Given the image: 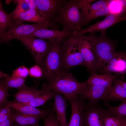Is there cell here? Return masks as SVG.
I'll return each mask as SVG.
<instances>
[{"label":"cell","mask_w":126,"mask_h":126,"mask_svg":"<svg viewBox=\"0 0 126 126\" xmlns=\"http://www.w3.org/2000/svg\"><path fill=\"white\" fill-rule=\"evenodd\" d=\"M6 105L15 110L18 112L26 114L38 115L43 119L51 112L48 110H41L31 105H26L14 101H7Z\"/></svg>","instance_id":"obj_16"},{"label":"cell","mask_w":126,"mask_h":126,"mask_svg":"<svg viewBox=\"0 0 126 126\" xmlns=\"http://www.w3.org/2000/svg\"><path fill=\"white\" fill-rule=\"evenodd\" d=\"M46 91L43 89L39 90L36 88L28 87L25 85L19 89L13 96L15 98V101L21 103H26Z\"/></svg>","instance_id":"obj_17"},{"label":"cell","mask_w":126,"mask_h":126,"mask_svg":"<svg viewBox=\"0 0 126 126\" xmlns=\"http://www.w3.org/2000/svg\"><path fill=\"white\" fill-rule=\"evenodd\" d=\"M24 21L34 22L36 23H41L48 21L45 20L38 11L29 9L21 13L12 24H18L23 23Z\"/></svg>","instance_id":"obj_21"},{"label":"cell","mask_w":126,"mask_h":126,"mask_svg":"<svg viewBox=\"0 0 126 126\" xmlns=\"http://www.w3.org/2000/svg\"><path fill=\"white\" fill-rule=\"evenodd\" d=\"M71 115L66 126H84V112L86 105L85 99L80 95L70 100Z\"/></svg>","instance_id":"obj_12"},{"label":"cell","mask_w":126,"mask_h":126,"mask_svg":"<svg viewBox=\"0 0 126 126\" xmlns=\"http://www.w3.org/2000/svg\"><path fill=\"white\" fill-rule=\"evenodd\" d=\"M1 0L0 1V35L4 33L11 25L13 21L9 14L3 8Z\"/></svg>","instance_id":"obj_26"},{"label":"cell","mask_w":126,"mask_h":126,"mask_svg":"<svg viewBox=\"0 0 126 126\" xmlns=\"http://www.w3.org/2000/svg\"><path fill=\"white\" fill-rule=\"evenodd\" d=\"M86 88L80 95L90 104H96L100 99L106 101L108 95L109 88L87 83Z\"/></svg>","instance_id":"obj_14"},{"label":"cell","mask_w":126,"mask_h":126,"mask_svg":"<svg viewBox=\"0 0 126 126\" xmlns=\"http://www.w3.org/2000/svg\"><path fill=\"white\" fill-rule=\"evenodd\" d=\"M108 7H104L99 10L92 12L83 17V25L87 24L98 17L108 16L109 15Z\"/></svg>","instance_id":"obj_28"},{"label":"cell","mask_w":126,"mask_h":126,"mask_svg":"<svg viewBox=\"0 0 126 126\" xmlns=\"http://www.w3.org/2000/svg\"><path fill=\"white\" fill-rule=\"evenodd\" d=\"M108 115V109L103 108L98 103H88L84 109V126H103L104 118Z\"/></svg>","instance_id":"obj_9"},{"label":"cell","mask_w":126,"mask_h":126,"mask_svg":"<svg viewBox=\"0 0 126 126\" xmlns=\"http://www.w3.org/2000/svg\"><path fill=\"white\" fill-rule=\"evenodd\" d=\"M29 75L30 77L39 78L41 77L43 74L41 67L35 65L29 69Z\"/></svg>","instance_id":"obj_35"},{"label":"cell","mask_w":126,"mask_h":126,"mask_svg":"<svg viewBox=\"0 0 126 126\" xmlns=\"http://www.w3.org/2000/svg\"><path fill=\"white\" fill-rule=\"evenodd\" d=\"M49 27L54 29L58 28L55 24L49 21L32 24H12L7 31L0 35V42L7 43L12 39L25 37L40 29Z\"/></svg>","instance_id":"obj_3"},{"label":"cell","mask_w":126,"mask_h":126,"mask_svg":"<svg viewBox=\"0 0 126 126\" xmlns=\"http://www.w3.org/2000/svg\"><path fill=\"white\" fill-rule=\"evenodd\" d=\"M42 89L63 94L69 101L77 95L80 94L86 88V82L80 83L71 73L60 71L48 80Z\"/></svg>","instance_id":"obj_1"},{"label":"cell","mask_w":126,"mask_h":126,"mask_svg":"<svg viewBox=\"0 0 126 126\" xmlns=\"http://www.w3.org/2000/svg\"><path fill=\"white\" fill-rule=\"evenodd\" d=\"M29 74V69L23 66L13 70L12 76L26 78Z\"/></svg>","instance_id":"obj_34"},{"label":"cell","mask_w":126,"mask_h":126,"mask_svg":"<svg viewBox=\"0 0 126 126\" xmlns=\"http://www.w3.org/2000/svg\"><path fill=\"white\" fill-rule=\"evenodd\" d=\"M114 83L119 84L123 87L126 90V82L119 79L114 80Z\"/></svg>","instance_id":"obj_40"},{"label":"cell","mask_w":126,"mask_h":126,"mask_svg":"<svg viewBox=\"0 0 126 126\" xmlns=\"http://www.w3.org/2000/svg\"><path fill=\"white\" fill-rule=\"evenodd\" d=\"M80 51L85 61V66L91 74L96 71L95 45L96 37L93 33L88 35L75 36Z\"/></svg>","instance_id":"obj_6"},{"label":"cell","mask_w":126,"mask_h":126,"mask_svg":"<svg viewBox=\"0 0 126 126\" xmlns=\"http://www.w3.org/2000/svg\"><path fill=\"white\" fill-rule=\"evenodd\" d=\"M11 113L0 115V122H3L10 117Z\"/></svg>","instance_id":"obj_39"},{"label":"cell","mask_w":126,"mask_h":126,"mask_svg":"<svg viewBox=\"0 0 126 126\" xmlns=\"http://www.w3.org/2000/svg\"><path fill=\"white\" fill-rule=\"evenodd\" d=\"M11 126H20L17 124H12Z\"/></svg>","instance_id":"obj_43"},{"label":"cell","mask_w":126,"mask_h":126,"mask_svg":"<svg viewBox=\"0 0 126 126\" xmlns=\"http://www.w3.org/2000/svg\"><path fill=\"white\" fill-rule=\"evenodd\" d=\"M26 78L10 77L0 82L8 88H15L19 90L26 85L24 83Z\"/></svg>","instance_id":"obj_24"},{"label":"cell","mask_w":126,"mask_h":126,"mask_svg":"<svg viewBox=\"0 0 126 126\" xmlns=\"http://www.w3.org/2000/svg\"><path fill=\"white\" fill-rule=\"evenodd\" d=\"M10 117L13 122L20 126H39V120L42 118L39 115L26 114L18 112L11 113Z\"/></svg>","instance_id":"obj_18"},{"label":"cell","mask_w":126,"mask_h":126,"mask_svg":"<svg viewBox=\"0 0 126 126\" xmlns=\"http://www.w3.org/2000/svg\"><path fill=\"white\" fill-rule=\"evenodd\" d=\"M18 4L15 9L9 15L13 22L22 13L29 9L28 5L25 0H17Z\"/></svg>","instance_id":"obj_29"},{"label":"cell","mask_w":126,"mask_h":126,"mask_svg":"<svg viewBox=\"0 0 126 126\" xmlns=\"http://www.w3.org/2000/svg\"><path fill=\"white\" fill-rule=\"evenodd\" d=\"M126 121V117H115L108 115L103 119V126H122Z\"/></svg>","instance_id":"obj_30"},{"label":"cell","mask_w":126,"mask_h":126,"mask_svg":"<svg viewBox=\"0 0 126 126\" xmlns=\"http://www.w3.org/2000/svg\"><path fill=\"white\" fill-rule=\"evenodd\" d=\"M53 92L54 99V107L57 118L62 126H66L67 124L66 112L67 99L61 94Z\"/></svg>","instance_id":"obj_19"},{"label":"cell","mask_w":126,"mask_h":126,"mask_svg":"<svg viewBox=\"0 0 126 126\" xmlns=\"http://www.w3.org/2000/svg\"><path fill=\"white\" fill-rule=\"evenodd\" d=\"M44 126H59L60 124L56 114L51 113L43 119Z\"/></svg>","instance_id":"obj_33"},{"label":"cell","mask_w":126,"mask_h":126,"mask_svg":"<svg viewBox=\"0 0 126 126\" xmlns=\"http://www.w3.org/2000/svg\"><path fill=\"white\" fill-rule=\"evenodd\" d=\"M50 42L49 49L40 65L43 75L48 80L61 71L63 65L60 43Z\"/></svg>","instance_id":"obj_4"},{"label":"cell","mask_w":126,"mask_h":126,"mask_svg":"<svg viewBox=\"0 0 126 126\" xmlns=\"http://www.w3.org/2000/svg\"><path fill=\"white\" fill-rule=\"evenodd\" d=\"M13 122L10 117L6 120L0 122V126H11Z\"/></svg>","instance_id":"obj_38"},{"label":"cell","mask_w":126,"mask_h":126,"mask_svg":"<svg viewBox=\"0 0 126 126\" xmlns=\"http://www.w3.org/2000/svg\"><path fill=\"white\" fill-rule=\"evenodd\" d=\"M122 126H126V121Z\"/></svg>","instance_id":"obj_44"},{"label":"cell","mask_w":126,"mask_h":126,"mask_svg":"<svg viewBox=\"0 0 126 126\" xmlns=\"http://www.w3.org/2000/svg\"><path fill=\"white\" fill-rule=\"evenodd\" d=\"M79 0L67 1L59 10L57 17L52 23H57L63 27V30L70 32L81 29L83 25V16L80 10Z\"/></svg>","instance_id":"obj_2"},{"label":"cell","mask_w":126,"mask_h":126,"mask_svg":"<svg viewBox=\"0 0 126 126\" xmlns=\"http://www.w3.org/2000/svg\"><path fill=\"white\" fill-rule=\"evenodd\" d=\"M110 14L121 15L125 11L119 0H110L107 6Z\"/></svg>","instance_id":"obj_31"},{"label":"cell","mask_w":126,"mask_h":126,"mask_svg":"<svg viewBox=\"0 0 126 126\" xmlns=\"http://www.w3.org/2000/svg\"><path fill=\"white\" fill-rule=\"evenodd\" d=\"M10 108L9 106L6 105L3 108L0 109V115L7 114L11 113Z\"/></svg>","instance_id":"obj_37"},{"label":"cell","mask_w":126,"mask_h":126,"mask_svg":"<svg viewBox=\"0 0 126 126\" xmlns=\"http://www.w3.org/2000/svg\"><path fill=\"white\" fill-rule=\"evenodd\" d=\"M111 100L126 101V90L122 86L114 83L109 89L108 96L106 101Z\"/></svg>","instance_id":"obj_22"},{"label":"cell","mask_w":126,"mask_h":126,"mask_svg":"<svg viewBox=\"0 0 126 126\" xmlns=\"http://www.w3.org/2000/svg\"><path fill=\"white\" fill-rule=\"evenodd\" d=\"M35 1L40 14L46 21L52 23L57 17L60 7L67 1L62 0Z\"/></svg>","instance_id":"obj_11"},{"label":"cell","mask_w":126,"mask_h":126,"mask_svg":"<svg viewBox=\"0 0 126 126\" xmlns=\"http://www.w3.org/2000/svg\"><path fill=\"white\" fill-rule=\"evenodd\" d=\"M116 77V75L110 74L99 75L94 72L91 74L86 82L88 84L109 88L112 85V82Z\"/></svg>","instance_id":"obj_20"},{"label":"cell","mask_w":126,"mask_h":126,"mask_svg":"<svg viewBox=\"0 0 126 126\" xmlns=\"http://www.w3.org/2000/svg\"><path fill=\"white\" fill-rule=\"evenodd\" d=\"M110 0H100L93 4H89L81 10L83 17L92 12L107 7Z\"/></svg>","instance_id":"obj_27"},{"label":"cell","mask_w":126,"mask_h":126,"mask_svg":"<svg viewBox=\"0 0 126 126\" xmlns=\"http://www.w3.org/2000/svg\"><path fill=\"white\" fill-rule=\"evenodd\" d=\"M102 68L105 73L121 74L126 72V54L116 52L112 58Z\"/></svg>","instance_id":"obj_15"},{"label":"cell","mask_w":126,"mask_h":126,"mask_svg":"<svg viewBox=\"0 0 126 126\" xmlns=\"http://www.w3.org/2000/svg\"><path fill=\"white\" fill-rule=\"evenodd\" d=\"M124 20H126V15L110 14L107 16L103 20L98 21L87 28L74 32L71 35L76 36L83 35L88 33H94L98 31L101 32V35H105V30L107 28Z\"/></svg>","instance_id":"obj_10"},{"label":"cell","mask_w":126,"mask_h":126,"mask_svg":"<svg viewBox=\"0 0 126 126\" xmlns=\"http://www.w3.org/2000/svg\"><path fill=\"white\" fill-rule=\"evenodd\" d=\"M32 54L37 64L40 65L48 51L51 43L45 39L30 37L18 38Z\"/></svg>","instance_id":"obj_8"},{"label":"cell","mask_w":126,"mask_h":126,"mask_svg":"<svg viewBox=\"0 0 126 126\" xmlns=\"http://www.w3.org/2000/svg\"><path fill=\"white\" fill-rule=\"evenodd\" d=\"M54 95L53 91H47L35 97L30 102L22 103L35 107H38L44 105L49 100L53 98Z\"/></svg>","instance_id":"obj_23"},{"label":"cell","mask_w":126,"mask_h":126,"mask_svg":"<svg viewBox=\"0 0 126 126\" xmlns=\"http://www.w3.org/2000/svg\"><path fill=\"white\" fill-rule=\"evenodd\" d=\"M71 35L70 32L63 29L59 30L56 29L42 28L25 37H37L45 40H48L52 42L61 43Z\"/></svg>","instance_id":"obj_13"},{"label":"cell","mask_w":126,"mask_h":126,"mask_svg":"<svg viewBox=\"0 0 126 126\" xmlns=\"http://www.w3.org/2000/svg\"><path fill=\"white\" fill-rule=\"evenodd\" d=\"M25 1L28 5L29 9L38 11L37 5L35 0H25Z\"/></svg>","instance_id":"obj_36"},{"label":"cell","mask_w":126,"mask_h":126,"mask_svg":"<svg viewBox=\"0 0 126 126\" xmlns=\"http://www.w3.org/2000/svg\"><path fill=\"white\" fill-rule=\"evenodd\" d=\"M10 77L8 74H5L2 71H0V78L1 79L7 78Z\"/></svg>","instance_id":"obj_41"},{"label":"cell","mask_w":126,"mask_h":126,"mask_svg":"<svg viewBox=\"0 0 126 126\" xmlns=\"http://www.w3.org/2000/svg\"><path fill=\"white\" fill-rule=\"evenodd\" d=\"M96 37L95 52L96 70L103 68L116 52L113 43L105 36Z\"/></svg>","instance_id":"obj_7"},{"label":"cell","mask_w":126,"mask_h":126,"mask_svg":"<svg viewBox=\"0 0 126 126\" xmlns=\"http://www.w3.org/2000/svg\"><path fill=\"white\" fill-rule=\"evenodd\" d=\"M125 11L126 10V0H120Z\"/></svg>","instance_id":"obj_42"},{"label":"cell","mask_w":126,"mask_h":126,"mask_svg":"<svg viewBox=\"0 0 126 126\" xmlns=\"http://www.w3.org/2000/svg\"><path fill=\"white\" fill-rule=\"evenodd\" d=\"M63 64L70 68L77 66H85V61L80 52L76 37L70 35L61 47Z\"/></svg>","instance_id":"obj_5"},{"label":"cell","mask_w":126,"mask_h":126,"mask_svg":"<svg viewBox=\"0 0 126 126\" xmlns=\"http://www.w3.org/2000/svg\"><path fill=\"white\" fill-rule=\"evenodd\" d=\"M59 126H62L60 124V125H59Z\"/></svg>","instance_id":"obj_45"},{"label":"cell","mask_w":126,"mask_h":126,"mask_svg":"<svg viewBox=\"0 0 126 126\" xmlns=\"http://www.w3.org/2000/svg\"><path fill=\"white\" fill-rule=\"evenodd\" d=\"M104 105L108 108L109 116L113 117H126V101L122 102L119 105L112 107L106 101H104Z\"/></svg>","instance_id":"obj_25"},{"label":"cell","mask_w":126,"mask_h":126,"mask_svg":"<svg viewBox=\"0 0 126 126\" xmlns=\"http://www.w3.org/2000/svg\"><path fill=\"white\" fill-rule=\"evenodd\" d=\"M9 88L1 82L0 84V109H2L6 104L7 98L10 95L8 94Z\"/></svg>","instance_id":"obj_32"}]
</instances>
